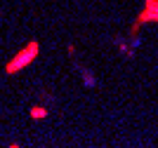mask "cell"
Segmentation results:
<instances>
[{
  "mask_svg": "<svg viewBox=\"0 0 158 148\" xmlns=\"http://www.w3.org/2000/svg\"><path fill=\"white\" fill-rule=\"evenodd\" d=\"M35 54H38V45L33 42V45H28V47H26V52H24V54H19V57L14 59L12 64L7 66V73H14V71H19L21 66H24V64H28V61H31V59L35 57Z\"/></svg>",
  "mask_w": 158,
  "mask_h": 148,
  "instance_id": "obj_1",
  "label": "cell"
},
{
  "mask_svg": "<svg viewBox=\"0 0 158 148\" xmlns=\"http://www.w3.org/2000/svg\"><path fill=\"white\" fill-rule=\"evenodd\" d=\"M31 115H33V118H43V115H45V110H43V108H33Z\"/></svg>",
  "mask_w": 158,
  "mask_h": 148,
  "instance_id": "obj_2",
  "label": "cell"
}]
</instances>
